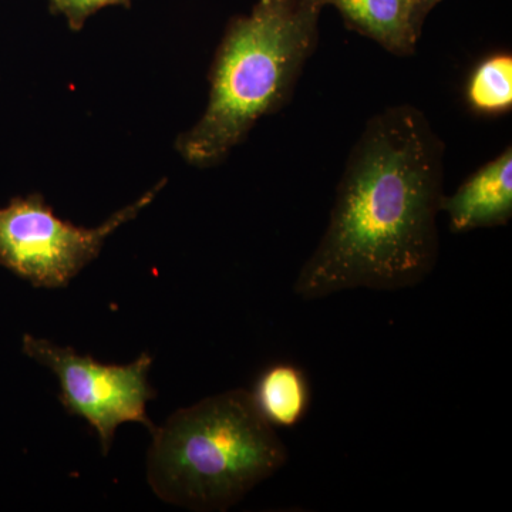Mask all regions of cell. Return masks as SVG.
<instances>
[{
  "label": "cell",
  "mask_w": 512,
  "mask_h": 512,
  "mask_svg": "<svg viewBox=\"0 0 512 512\" xmlns=\"http://www.w3.org/2000/svg\"><path fill=\"white\" fill-rule=\"evenodd\" d=\"M320 10L311 0H258L229 22L212 62L207 109L175 144L188 164H221L259 120L289 103L318 46Z\"/></svg>",
  "instance_id": "obj_2"
},
{
  "label": "cell",
  "mask_w": 512,
  "mask_h": 512,
  "mask_svg": "<svg viewBox=\"0 0 512 512\" xmlns=\"http://www.w3.org/2000/svg\"><path fill=\"white\" fill-rule=\"evenodd\" d=\"M252 397L272 426L295 427L308 412L311 390L301 369L279 363L259 376Z\"/></svg>",
  "instance_id": "obj_8"
},
{
  "label": "cell",
  "mask_w": 512,
  "mask_h": 512,
  "mask_svg": "<svg viewBox=\"0 0 512 512\" xmlns=\"http://www.w3.org/2000/svg\"><path fill=\"white\" fill-rule=\"evenodd\" d=\"M131 0H47L50 12L62 15L69 28L77 32L94 13L109 6H128Z\"/></svg>",
  "instance_id": "obj_10"
},
{
  "label": "cell",
  "mask_w": 512,
  "mask_h": 512,
  "mask_svg": "<svg viewBox=\"0 0 512 512\" xmlns=\"http://www.w3.org/2000/svg\"><path fill=\"white\" fill-rule=\"evenodd\" d=\"M322 9L339 10L346 28L355 30L394 56L416 53L423 26L417 22L413 0H311Z\"/></svg>",
  "instance_id": "obj_7"
},
{
  "label": "cell",
  "mask_w": 512,
  "mask_h": 512,
  "mask_svg": "<svg viewBox=\"0 0 512 512\" xmlns=\"http://www.w3.org/2000/svg\"><path fill=\"white\" fill-rule=\"evenodd\" d=\"M164 185L160 181L97 228L62 220L40 194L12 198L0 207V265L36 288H66L100 255L106 239L156 200Z\"/></svg>",
  "instance_id": "obj_4"
},
{
  "label": "cell",
  "mask_w": 512,
  "mask_h": 512,
  "mask_svg": "<svg viewBox=\"0 0 512 512\" xmlns=\"http://www.w3.org/2000/svg\"><path fill=\"white\" fill-rule=\"evenodd\" d=\"M441 211L454 232L507 225L512 218L511 146L478 168L454 194L444 195Z\"/></svg>",
  "instance_id": "obj_6"
},
{
  "label": "cell",
  "mask_w": 512,
  "mask_h": 512,
  "mask_svg": "<svg viewBox=\"0 0 512 512\" xmlns=\"http://www.w3.org/2000/svg\"><path fill=\"white\" fill-rule=\"evenodd\" d=\"M413 2L414 8H416L417 22H419L420 25L424 28V23H426L427 16L430 15L431 10L439 5L441 0H413Z\"/></svg>",
  "instance_id": "obj_11"
},
{
  "label": "cell",
  "mask_w": 512,
  "mask_h": 512,
  "mask_svg": "<svg viewBox=\"0 0 512 512\" xmlns=\"http://www.w3.org/2000/svg\"><path fill=\"white\" fill-rule=\"evenodd\" d=\"M151 434V490L192 511H227L288 461V448L244 389L184 407Z\"/></svg>",
  "instance_id": "obj_3"
},
{
  "label": "cell",
  "mask_w": 512,
  "mask_h": 512,
  "mask_svg": "<svg viewBox=\"0 0 512 512\" xmlns=\"http://www.w3.org/2000/svg\"><path fill=\"white\" fill-rule=\"evenodd\" d=\"M471 109L485 116L507 113L512 107V56L501 52L485 57L474 67L467 82Z\"/></svg>",
  "instance_id": "obj_9"
},
{
  "label": "cell",
  "mask_w": 512,
  "mask_h": 512,
  "mask_svg": "<svg viewBox=\"0 0 512 512\" xmlns=\"http://www.w3.org/2000/svg\"><path fill=\"white\" fill-rule=\"evenodd\" d=\"M23 352L55 373L64 410L86 420L96 431L104 456L121 424L133 421L144 424L150 433L156 430L146 410L147 402L157 397L148 383L154 359L147 352L130 365H104L69 346L32 335L23 336Z\"/></svg>",
  "instance_id": "obj_5"
},
{
  "label": "cell",
  "mask_w": 512,
  "mask_h": 512,
  "mask_svg": "<svg viewBox=\"0 0 512 512\" xmlns=\"http://www.w3.org/2000/svg\"><path fill=\"white\" fill-rule=\"evenodd\" d=\"M444 147L426 114L390 106L350 150L328 228L293 293L305 301L348 289L413 288L436 268Z\"/></svg>",
  "instance_id": "obj_1"
}]
</instances>
